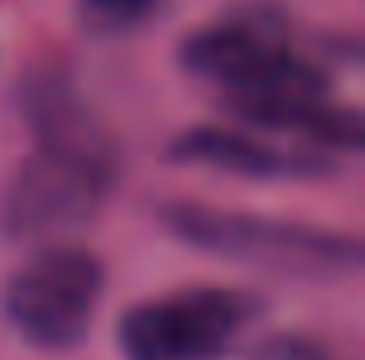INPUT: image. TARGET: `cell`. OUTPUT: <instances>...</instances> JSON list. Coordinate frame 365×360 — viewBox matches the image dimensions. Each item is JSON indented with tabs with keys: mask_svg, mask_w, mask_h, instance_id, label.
<instances>
[{
	"mask_svg": "<svg viewBox=\"0 0 365 360\" xmlns=\"http://www.w3.org/2000/svg\"><path fill=\"white\" fill-rule=\"evenodd\" d=\"M158 221L179 242L208 250L230 263H251L280 275H344L365 268V238L306 225V221H280L264 212L242 208H217L195 199H170L158 208Z\"/></svg>",
	"mask_w": 365,
	"mask_h": 360,
	"instance_id": "1",
	"label": "cell"
},
{
	"mask_svg": "<svg viewBox=\"0 0 365 360\" xmlns=\"http://www.w3.org/2000/svg\"><path fill=\"white\" fill-rule=\"evenodd\" d=\"M182 68L230 93V106L259 127H284L293 115L327 102L323 73L293 55L255 21H212L179 47Z\"/></svg>",
	"mask_w": 365,
	"mask_h": 360,
	"instance_id": "2",
	"label": "cell"
},
{
	"mask_svg": "<svg viewBox=\"0 0 365 360\" xmlns=\"http://www.w3.org/2000/svg\"><path fill=\"white\" fill-rule=\"evenodd\" d=\"M115 186V153L34 144L0 195V233L13 242H51L77 233L102 212Z\"/></svg>",
	"mask_w": 365,
	"mask_h": 360,
	"instance_id": "3",
	"label": "cell"
},
{
	"mask_svg": "<svg viewBox=\"0 0 365 360\" xmlns=\"http://www.w3.org/2000/svg\"><path fill=\"white\" fill-rule=\"evenodd\" d=\"M98 301H102V263L81 246H47L30 255L4 280L0 292L9 327L43 352L77 348L90 335Z\"/></svg>",
	"mask_w": 365,
	"mask_h": 360,
	"instance_id": "4",
	"label": "cell"
},
{
	"mask_svg": "<svg viewBox=\"0 0 365 360\" xmlns=\"http://www.w3.org/2000/svg\"><path fill=\"white\" fill-rule=\"evenodd\" d=\"M259 314L234 288H179L132 305L119 318L123 360H221Z\"/></svg>",
	"mask_w": 365,
	"mask_h": 360,
	"instance_id": "5",
	"label": "cell"
},
{
	"mask_svg": "<svg viewBox=\"0 0 365 360\" xmlns=\"http://www.w3.org/2000/svg\"><path fill=\"white\" fill-rule=\"evenodd\" d=\"M21 115L38 144L81 149V153H115V140L93 119L86 97L60 64H38L21 77Z\"/></svg>",
	"mask_w": 365,
	"mask_h": 360,
	"instance_id": "6",
	"label": "cell"
},
{
	"mask_svg": "<svg viewBox=\"0 0 365 360\" xmlns=\"http://www.w3.org/2000/svg\"><path fill=\"white\" fill-rule=\"evenodd\" d=\"M170 162L182 166H208V170H225L238 179H284V174H314L323 170V157H306V153H289L264 144L238 127H221V123H204V127H187L170 144Z\"/></svg>",
	"mask_w": 365,
	"mask_h": 360,
	"instance_id": "7",
	"label": "cell"
},
{
	"mask_svg": "<svg viewBox=\"0 0 365 360\" xmlns=\"http://www.w3.org/2000/svg\"><path fill=\"white\" fill-rule=\"evenodd\" d=\"M247 360H331V348L314 335H297V331H276L268 339H259Z\"/></svg>",
	"mask_w": 365,
	"mask_h": 360,
	"instance_id": "8",
	"label": "cell"
},
{
	"mask_svg": "<svg viewBox=\"0 0 365 360\" xmlns=\"http://www.w3.org/2000/svg\"><path fill=\"white\" fill-rule=\"evenodd\" d=\"M81 4L90 9L93 17L110 21V26H132V21H145V17L158 9V0H81Z\"/></svg>",
	"mask_w": 365,
	"mask_h": 360,
	"instance_id": "9",
	"label": "cell"
}]
</instances>
